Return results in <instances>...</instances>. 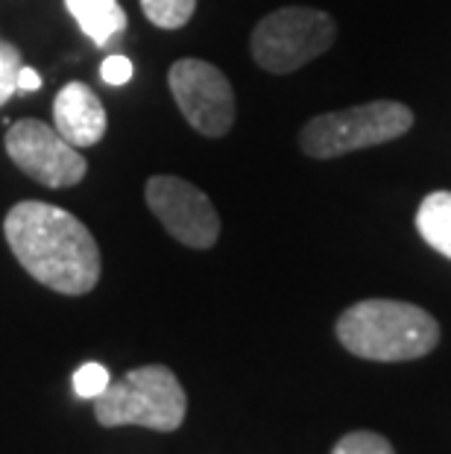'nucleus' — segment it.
<instances>
[{"label":"nucleus","mask_w":451,"mask_h":454,"mask_svg":"<svg viewBox=\"0 0 451 454\" xmlns=\"http://www.w3.org/2000/svg\"><path fill=\"white\" fill-rule=\"evenodd\" d=\"M6 244L38 285L65 296L91 294L100 282V249L82 220L42 200H24L4 220Z\"/></svg>","instance_id":"f257e3e1"},{"label":"nucleus","mask_w":451,"mask_h":454,"mask_svg":"<svg viewBox=\"0 0 451 454\" xmlns=\"http://www.w3.org/2000/svg\"><path fill=\"white\" fill-rule=\"evenodd\" d=\"M338 340L363 361H416L434 352L439 325L425 308L396 299H363L338 317Z\"/></svg>","instance_id":"f03ea898"},{"label":"nucleus","mask_w":451,"mask_h":454,"mask_svg":"<svg viewBox=\"0 0 451 454\" xmlns=\"http://www.w3.org/2000/svg\"><path fill=\"white\" fill-rule=\"evenodd\" d=\"M185 387L165 364L129 370L123 379L109 381V387L94 399V417L103 428L138 425L150 431H176L185 422Z\"/></svg>","instance_id":"7ed1b4c3"},{"label":"nucleus","mask_w":451,"mask_h":454,"mask_svg":"<svg viewBox=\"0 0 451 454\" xmlns=\"http://www.w3.org/2000/svg\"><path fill=\"white\" fill-rule=\"evenodd\" d=\"M414 127V112L405 103L376 100L343 112L316 114L299 132V147L311 159H338L354 150L378 147L401 138Z\"/></svg>","instance_id":"20e7f679"},{"label":"nucleus","mask_w":451,"mask_h":454,"mask_svg":"<svg viewBox=\"0 0 451 454\" xmlns=\"http://www.w3.org/2000/svg\"><path fill=\"white\" fill-rule=\"evenodd\" d=\"M334 18L311 6H284L253 30V59L267 74H293L334 44Z\"/></svg>","instance_id":"39448f33"},{"label":"nucleus","mask_w":451,"mask_h":454,"mask_svg":"<svg viewBox=\"0 0 451 454\" xmlns=\"http://www.w3.org/2000/svg\"><path fill=\"white\" fill-rule=\"evenodd\" d=\"M170 94L185 121L206 138H223L235 123V91L226 74L203 59H179L167 71Z\"/></svg>","instance_id":"423d86ee"},{"label":"nucleus","mask_w":451,"mask_h":454,"mask_svg":"<svg viewBox=\"0 0 451 454\" xmlns=\"http://www.w3.org/2000/svg\"><path fill=\"white\" fill-rule=\"evenodd\" d=\"M4 144L15 168L44 188H74L89 173V161L80 156V150L44 121L24 118L12 123Z\"/></svg>","instance_id":"0eeeda50"},{"label":"nucleus","mask_w":451,"mask_h":454,"mask_svg":"<svg viewBox=\"0 0 451 454\" xmlns=\"http://www.w3.org/2000/svg\"><path fill=\"white\" fill-rule=\"evenodd\" d=\"M147 206L179 244L211 249L220 238L217 208L203 191L179 176H152L144 188Z\"/></svg>","instance_id":"6e6552de"},{"label":"nucleus","mask_w":451,"mask_h":454,"mask_svg":"<svg viewBox=\"0 0 451 454\" xmlns=\"http://www.w3.org/2000/svg\"><path fill=\"white\" fill-rule=\"evenodd\" d=\"M53 127L71 147H94L103 141L109 118L100 98L85 82H68L53 100Z\"/></svg>","instance_id":"1a4fd4ad"},{"label":"nucleus","mask_w":451,"mask_h":454,"mask_svg":"<svg viewBox=\"0 0 451 454\" xmlns=\"http://www.w3.org/2000/svg\"><path fill=\"white\" fill-rule=\"evenodd\" d=\"M65 6L97 47L109 44L114 35L127 30V12L118 0H65Z\"/></svg>","instance_id":"9d476101"},{"label":"nucleus","mask_w":451,"mask_h":454,"mask_svg":"<svg viewBox=\"0 0 451 454\" xmlns=\"http://www.w3.org/2000/svg\"><path fill=\"white\" fill-rule=\"evenodd\" d=\"M416 229L431 249L451 258V191H434L419 202Z\"/></svg>","instance_id":"9b49d317"},{"label":"nucleus","mask_w":451,"mask_h":454,"mask_svg":"<svg viewBox=\"0 0 451 454\" xmlns=\"http://www.w3.org/2000/svg\"><path fill=\"white\" fill-rule=\"evenodd\" d=\"M141 9L161 30H179L194 18L197 0H141Z\"/></svg>","instance_id":"f8f14e48"},{"label":"nucleus","mask_w":451,"mask_h":454,"mask_svg":"<svg viewBox=\"0 0 451 454\" xmlns=\"http://www.w3.org/2000/svg\"><path fill=\"white\" fill-rule=\"evenodd\" d=\"M331 454H396L390 446V440H384L376 431H352L346 434Z\"/></svg>","instance_id":"ddd939ff"},{"label":"nucleus","mask_w":451,"mask_h":454,"mask_svg":"<svg viewBox=\"0 0 451 454\" xmlns=\"http://www.w3.org/2000/svg\"><path fill=\"white\" fill-rule=\"evenodd\" d=\"M109 381H112V375L109 370H105L103 364H82L80 370L74 372V393L80 395V399H97V395L109 387Z\"/></svg>","instance_id":"4468645a"},{"label":"nucleus","mask_w":451,"mask_h":454,"mask_svg":"<svg viewBox=\"0 0 451 454\" xmlns=\"http://www.w3.org/2000/svg\"><path fill=\"white\" fill-rule=\"evenodd\" d=\"M24 67L21 51L0 38V106L18 94V71Z\"/></svg>","instance_id":"2eb2a0df"},{"label":"nucleus","mask_w":451,"mask_h":454,"mask_svg":"<svg viewBox=\"0 0 451 454\" xmlns=\"http://www.w3.org/2000/svg\"><path fill=\"white\" fill-rule=\"evenodd\" d=\"M132 62L127 59V56H109L103 65H100V76L105 85H127L132 80Z\"/></svg>","instance_id":"dca6fc26"},{"label":"nucleus","mask_w":451,"mask_h":454,"mask_svg":"<svg viewBox=\"0 0 451 454\" xmlns=\"http://www.w3.org/2000/svg\"><path fill=\"white\" fill-rule=\"evenodd\" d=\"M42 89V76H38V71H33V67H21L18 71V91H38Z\"/></svg>","instance_id":"f3484780"}]
</instances>
